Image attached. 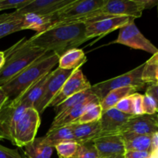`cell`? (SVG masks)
Returning <instances> with one entry per match:
<instances>
[{"instance_id": "1", "label": "cell", "mask_w": 158, "mask_h": 158, "mask_svg": "<svg viewBox=\"0 0 158 158\" xmlns=\"http://www.w3.org/2000/svg\"><path fill=\"white\" fill-rule=\"evenodd\" d=\"M85 30V23H61L51 26L32 35L29 40L46 52H55L60 56L67 50L77 48L86 42Z\"/></svg>"}, {"instance_id": "2", "label": "cell", "mask_w": 158, "mask_h": 158, "mask_svg": "<svg viewBox=\"0 0 158 158\" xmlns=\"http://www.w3.org/2000/svg\"><path fill=\"white\" fill-rule=\"evenodd\" d=\"M60 56L52 52H46L44 55L25 68L23 71L1 86L9 97L13 100L40 79L52 71L59 63Z\"/></svg>"}, {"instance_id": "3", "label": "cell", "mask_w": 158, "mask_h": 158, "mask_svg": "<svg viewBox=\"0 0 158 158\" xmlns=\"http://www.w3.org/2000/svg\"><path fill=\"white\" fill-rule=\"evenodd\" d=\"M46 51L23 38L3 52L5 63L0 69V86L46 53Z\"/></svg>"}, {"instance_id": "4", "label": "cell", "mask_w": 158, "mask_h": 158, "mask_svg": "<svg viewBox=\"0 0 158 158\" xmlns=\"http://www.w3.org/2000/svg\"><path fill=\"white\" fill-rule=\"evenodd\" d=\"M106 0H73L56 13L51 15V26L61 23H86L94 18V12L100 9ZM49 26V27H50Z\"/></svg>"}, {"instance_id": "5", "label": "cell", "mask_w": 158, "mask_h": 158, "mask_svg": "<svg viewBox=\"0 0 158 158\" xmlns=\"http://www.w3.org/2000/svg\"><path fill=\"white\" fill-rule=\"evenodd\" d=\"M143 67H144V63L126 73L96 83L91 86L90 89L100 99V100H103L110 91L118 88L132 86L138 90H141L144 89L147 85L142 80V73H143Z\"/></svg>"}, {"instance_id": "6", "label": "cell", "mask_w": 158, "mask_h": 158, "mask_svg": "<svg viewBox=\"0 0 158 158\" xmlns=\"http://www.w3.org/2000/svg\"><path fill=\"white\" fill-rule=\"evenodd\" d=\"M40 122L38 111L33 107L27 108L15 125L12 144L19 148H24L31 143L35 138Z\"/></svg>"}, {"instance_id": "7", "label": "cell", "mask_w": 158, "mask_h": 158, "mask_svg": "<svg viewBox=\"0 0 158 158\" xmlns=\"http://www.w3.org/2000/svg\"><path fill=\"white\" fill-rule=\"evenodd\" d=\"M133 21H134V19L128 16L100 15L94 17L85 23V40L87 41L95 37L103 36L117 29H121Z\"/></svg>"}, {"instance_id": "8", "label": "cell", "mask_w": 158, "mask_h": 158, "mask_svg": "<svg viewBox=\"0 0 158 158\" xmlns=\"http://www.w3.org/2000/svg\"><path fill=\"white\" fill-rule=\"evenodd\" d=\"M27 109L16 99L9 100L0 109V140L6 139L13 143L15 125Z\"/></svg>"}, {"instance_id": "9", "label": "cell", "mask_w": 158, "mask_h": 158, "mask_svg": "<svg viewBox=\"0 0 158 158\" xmlns=\"http://www.w3.org/2000/svg\"><path fill=\"white\" fill-rule=\"evenodd\" d=\"M144 9L142 0H106L100 9L94 12V15L128 16L135 19L141 16Z\"/></svg>"}, {"instance_id": "10", "label": "cell", "mask_w": 158, "mask_h": 158, "mask_svg": "<svg viewBox=\"0 0 158 158\" xmlns=\"http://www.w3.org/2000/svg\"><path fill=\"white\" fill-rule=\"evenodd\" d=\"M76 69H63L58 67L51 71L43 95L34 105V108L38 111L39 114H43L45 110L49 107L51 100L58 94L66 80L70 77Z\"/></svg>"}, {"instance_id": "11", "label": "cell", "mask_w": 158, "mask_h": 158, "mask_svg": "<svg viewBox=\"0 0 158 158\" xmlns=\"http://www.w3.org/2000/svg\"><path fill=\"white\" fill-rule=\"evenodd\" d=\"M114 43L124 45L133 49H140L152 55L158 52L157 48L141 33L134 21L120 29L118 37Z\"/></svg>"}, {"instance_id": "12", "label": "cell", "mask_w": 158, "mask_h": 158, "mask_svg": "<svg viewBox=\"0 0 158 158\" xmlns=\"http://www.w3.org/2000/svg\"><path fill=\"white\" fill-rule=\"evenodd\" d=\"M91 86L92 85L83 73L80 67L77 68L70 77L66 80L58 94L51 100L49 106L56 107L69 97L82 91L90 89Z\"/></svg>"}, {"instance_id": "13", "label": "cell", "mask_w": 158, "mask_h": 158, "mask_svg": "<svg viewBox=\"0 0 158 158\" xmlns=\"http://www.w3.org/2000/svg\"><path fill=\"white\" fill-rule=\"evenodd\" d=\"M99 158H113L125 153L123 140L120 134H108L97 137L93 141Z\"/></svg>"}, {"instance_id": "14", "label": "cell", "mask_w": 158, "mask_h": 158, "mask_svg": "<svg viewBox=\"0 0 158 158\" xmlns=\"http://www.w3.org/2000/svg\"><path fill=\"white\" fill-rule=\"evenodd\" d=\"M131 132L142 135H154L158 133L157 115L132 116L122 127L120 134Z\"/></svg>"}, {"instance_id": "15", "label": "cell", "mask_w": 158, "mask_h": 158, "mask_svg": "<svg viewBox=\"0 0 158 158\" xmlns=\"http://www.w3.org/2000/svg\"><path fill=\"white\" fill-rule=\"evenodd\" d=\"M73 2V0H32L26 7L15 10V12L21 15L27 13L52 15Z\"/></svg>"}, {"instance_id": "16", "label": "cell", "mask_w": 158, "mask_h": 158, "mask_svg": "<svg viewBox=\"0 0 158 158\" xmlns=\"http://www.w3.org/2000/svg\"><path fill=\"white\" fill-rule=\"evenodd\" d=\"M132 116L134 115L123 114L115 107L103 111L101 118L100 120L101 127L100 136L116 134H120V131L122 127L129 120Z\"/></svg>"}, {"instance_id": "17", "label": "cell", "mask_w": 158, "mask_h": 158, "mask_svg": "<svg viewBox=\"0 0 158 158\" xmlns=\"http://www.w3.org/2000/svg\"><path fill=\"white\" fill-rule=\"evenodd\" d=\"M74 140L79 144L93 142L101 134L100 120L88 123H73Z\"/></svg>"}, {"instance_id": "18", "label": "cell", "mask_w": 158, "mask_h": 158, "mask_svg": "<svg viewBox=\"0 0 158 158\" xmlns=\"http://www.w3.org/2000/svg\"><path fill=\"white\" fill-rule=\"evenodd\" d=\"M49 75H50V73L40 79L38 81L33 83L32 86H29L27 89H26L24 92L22 93L19 96H18L15 99H16L20 103L26 106L27 108H34V105L43 95V93L44 91L45 86H46V82L49 79Z\"/></svg>"}, {"instance_id": "19", "label": "cell", "mask_w": 158, "mask_h": 158, "mask_svg": "<svg viewBox=\"0 0 158 158\" xmlns=\"http://www.w3.org/2000/svg\"><path fill=\"white\" fill-rule=\"evenodd\" d=\"M120 134L124 143L126 151H137L151 152L153 135H142L131 132H123Z\"/></svg>"}, {"instance_id": "20", "label": "cell", "mask_w": 158, "mask_h": 158, "mask_svg": "<svg viewBox=\"0 0 158 158\" xmlns=\"http://www.w3.org/2000/svg\"><path fill=\"white\" fill-rule=\"evenodd\" d=\"M93 103H100V102L93 101V100L83 102V103L77 105L75 107L69 110V111L63 114V115L55 117L50 127H49V130L56 129V128H59L61 127L67 126V125L74 123L80 118V116L86 110V108L90 106L91 104H93Z\"/></svg>"}, {"instance_id": "21", "label": "cell", "mask_w": 158, "mask_h": 158, "mask_svg": "<svg viewBox=\"0 0 158 158\" xmlns=\"http://www.w3.org/2000/svg\"><path fill=\"white\" fill-rule=\"evenodd\" d=\"M89 100L100 102V99L92 92L90 89H86V90L78 93V94L69 97L65 101H63V103H61L58 106H56L55 117L63 115V114L69 111L72 108L77 106V105L80 104V103H83V102L89 101Z\"/></svg>"}, {"instance_id": "22", "label": "cell", "mask_w": 158, "mask_h": 158, "mask_svg": "<svg viewBox=\"0 0 158 158\" xmlns=\"http://www.w3.org/2000/svg\"><path fill=\"white\" fill-rule=\"evenodd\" d=\"M25 156L29 158H51L53 148L48 144L44 137H35L24 147Z\"/></svg>"}, {"instance_id": "23", "label": "cell", "mask_w": 158, "mask_h": 158, "mask_svg": "<svg viewBox=\"0 0 158 158\" xmlns=\"http://www.w3.org/2000/svg\"><path fill=\"white\" fill-rule=\"evenodd\" d=\"M86 56L82 49L74 48L65 52L59 59V68L63 69H73L81 67L86 63Z\"/></svg>"}, {"instance_id": "24", "label": "cell", "mask_w": 158, "mask_h": 158, "mask_svg": "<svg viewBox=\"0 0 158 158\" xmlns=\"http://www.w3.org/2000/svg\"><path fill=\"white\" fill-rule=\"evenodd\" d=\"M43 137L45 141L53 148H55L56 145L62 142L74 140L73 124L72 123L67 126L49 130Z\"/></svg>"}, {"instance_id": "25", "label": "cell", "mask_w": 158, "mask_h": 158, "mask_svg": "<svg viewBox=\"0 0 158 158\" xmlns=\"http://www.w3.org/2000/svg\"><path fill=\"white\" fill-rule=\"evenodd\" d=\"M137 91L138 89L132 86H126V87L114 89L110 91L103 100H100V105L101 106L103 111L111 109V108L115 107L117 103L120 102L122 99L133 95L136 94Z\"/></svg>"}, {"instance_id": "26", "label": "cell", "mask_w": 158, "mask_h": 158, "mask_svg": "<svg viewBox=\"0 0 158 158\" xmlns=\"http://www.w3.org/2000/svg\"><path fill=\"white\" fill-rule=\"evenodd\" d=\"M23 29H32L41 32L46 30L52 23L51 15H42L35 13H27L23 15Z\"/></svg>"}, {"instance_id": "27", "label": "cell", "mask_w": 158, "mask_h": 158, "mask_svg": "<svg viewBox=\"0 0 158 158\" xmlns=\"http://www.w3.org/2000/svg\"><path fill=\"white\" fill-rule=\"evenodd\" d=\"M23 17L16 12L10 14V16L4 21L0 22V39L14 32L23 30Z\"/></svg>"}, {"instance_id": "28", "label": "cell", "mask_w": 158, "mask_h": 158, "mask_svg": "<svg viewBox=\"0 0 158 158\" xmlns=\"http://www.w3.org/2000/svg\"><path fill=\"white\" fill-rule=\"evenodd\" d=\"M158 66V52L151 56L150 60L144 63L142 80L145 84H154L157 83L156 80V72Z\"/></svg>"}, {"instance_id": "29", "label": "cell", "mask_w": 158, "mask_h": 158, "mask_svg": "<svg viewBox=\"0 0 158 158\" xmlns=\"http://www.w3.org/2000/svg\"><path fill=\"white\" fill-rule=\"evenodd\" d=\"M102 110L100 103H93L86 108L80 118L74 123H88L99 121L101 118Z\"/></svg>"}, {"instance_id": "30", "label": "cell", "mask_w": 158, "mask_h": 158, "mask_svg": "<svg viewBox=\"0 0 158 158\" xmlns=\"http://www.w3.org/2000/svg\"><path fill=\"white\" fill-rule=\"evenodd\" d=\"M79 146L80 144L74 140H69L58 143L54 148L60 158H71L75 155Z\"/></svg>"}, {"instance_id": "31", "label": "cell", "mask_w": 158, "mask_h": 158, "mask_svg": "<svg viewBox=\"0 0 158 158\" xmlns=\"http://www.w3.org/2000/svg\"><path fill=\"white\" fill-rule=\"evenodd\" d=\"M71 158H99L98 153L93 142L80 144L75 155Z\"/></svg>"}, {"instance_id": "32", "label": "cell", "mask_w": 158, "mask_h": 158, "mask_svg": "<svg viewBox=\"0 0 158 158\" xmlns=\"http://www.w3.org/2000/svg\"><path fill=\"white\" fill-rule=\"evenodd\" d=\"M31 2L32 0H0V11L9 9L18 10L26 7Z\"/></svg>"}, {"instance_id": "33", "label": "cell", "mask_w": 158, "mask_h": 158, "mask_svg": "<svg viewBox=\"0 0 158 158\" xmlns=\"http://www.w3.org/2000/svg\"><path fill=\"white\" fill-rule=\"evenodd\" d=\"M143 110L146 115H154L158 112L157 104L154 98L149 95H143Z\"/></svg>"}, {"instance_id": "34", "label": "cell", "mask_w": 158, "mask_h": 158, "mask_svg": "<svg viewBox=\"0 0 158 158\" xmlns=\"http://www.w3.org/2000/svg\"><path fill=\"white\" fill-rule=\"evenodd\" d=\"M115 108L118 110L120 112L123 114H129V115H134V110H133V101L131 96L127 97L122 99L120 102L117 103L115 106Z\"/></svg>"}, {"instance_id": "35", "label": "cell", "mask_w": 158, "mask_h": 158, "mask_svg": "<svg viewBox=\"0 0 158 158\" xmlns=\"http://www.w3.org/2000/svg\"><path fill=\"white\" fill-rule=\"evenodd\" d=\"M133 101V110L134 116L143 115V95L136 93L131 95Z\"/></svg>"}, {"instance_id": "36", "label": "cell", "mask_w": 158, "mask_h": 158, "mask_svg": "<svg viewBox=\"0 0 158 158\" xmlns=\"http://www.w3.org/2000/svg\"><path fill=\"white\" fill-rule=\"evenodd\" d=\"M0 158H23L15 149H10L0 144Z\"/></svg>"}, {"instance_id": "37", "label": "cell", "mask_w": 158, "mask_h": 158, "mask_svg": "<svg viewBox=\"0 0 158 158\" xmlns=\"http://www.w3.org/2000/svg\"><path fill=\"white\" fill-rule=\"evenodd\" d=\"M152 156V153L150 151H125L124 158H150Z\"/></svg>"}, {"instance_id": "38", "label": "cell", "mask_w": 158, "mask_h": 158, "mask_svg": "<svg viewBox=\"0 0 158 158\" xmlns=\"http://www.w3.org/2000/svg\"><path fill=\"white\" fill-rule=\"evenodd\" d=\"M145 94L151 96L152 98L154 99L158 107V83L150 85L148 87V89H147L146 94Z\"/></svg>"}, {"instance_id": "39", "label": "cell", "mask_w": 158, "mask_h": 158, "mask_svg": "<svg viewBox=\"0 0 158 158\" xmlns=\"http://www.w3.org/2000/svg\"><path fill=\"white\" fill-rule=\"evenodd\" d=\"M158 149V133H156L152 137V143H151V153H154Z\"/></svg>"}, {"instance_id": "40", "label": "cell", "mask_w": 158, "mask_h": 158, "mask_svg": "<svg viewBox=\"0 0 158 158\" xmlns=\"http://www.w3.org/2000/svg\"><path fill=\"white\" fill-rule=\"evenodd\" d=\"M8 100H9V97L6 95L5 91L3 90L2 88L0 86V109H1L2 106Z\"/></svg>"}, {"instance_id": "41", "label": "cell", "mask_w": 158, "mask_h": 158, "mask_svg": "<svg viewBox=\"0 0 158 158\" xmlns=\"http://www.w3.org/2000/svg\"><path fill=\"white\" fill-rule=\"evenodd\" d=\"M142 1H143V5H144L145 9L154 7V5H156L157 3H158L156 1H152V0H142Z\"/></svg>"}, {"instance_id": "42", "label": "cell", "mask_w": 158, "mask_h": 158, "mask_svg": "<svg viewBox=\"0 0 158 158\" xmlns=\"http://www.w3.org/2000/svg\"><path fill=\"white\" fill-rule=\"evenodd\" d=\"M10 14L11 13H6V14H2V15H0V22L4 21V20H6V19L9 18V17L10 16Z\"/></svg>"}, {"instance_id": "43", "label": "cell", "mask_w": 158, "mask_h": 158, "mask_svg": "<svg viewBox=\"0 0 158 158\" xmlns=\"http://www.w3.org/2000/svg\"><path fill=\"white\" fill-rule=\"evenodd\" d=\"M5 63V58H4V54H2V56H0V69L2 67L3 64Z\"/></svg>"}, {"instance_id": "44", "label": "cell", "mask_w": 158, "mask_h": 158, "mask_svg": "<svg viewBox=\"0 0 158 158\" xmlns=\"http://www.w3.org/2000/svg\"><path fill=\"white\" fill-rule=\"evenodd\" d=\"M156 80H157V83H158V66L157 68V72H156Z\"/></svg>"}, {"instance_id": "45", "label": "cell", "mask_w": 158, "mask_h": 158, "mask_svg": "<svg viewBox=\"0 0 158 158\" xmlns=\"http://www.w3.org/2000/svg\"><path fill=\"white\" fill-rule=\"evenodd\" d=\"M113 158H124V157H123V155H120V156H117V157H114Z\"/></svg>"}, {"instance_id": "46", "label": "cell", "mask_w": 158, "mask_h": 158, "mask_svg": "<svg viewBox=\"0 0 158 158\" xmlns=\"http://www.w3.org/2000/svg\"><path fill=\"white\" fill-rule=\"evenodd\" d=\"M3 54V52H0V56H2Z\"/></svg>"}, {"instance_id": "47", "label": "cell", "mask_w": 158, "mask_h": 158, "mask_svg": "<svg viewBox=\"0 0 158 158\" xmlns=\"http://www.w3.org/2000/svg\"><path fill=\"white\" fill-rule=\"evenodd\" d=\"M157 10H158V3H157Z\"/></svg>"}, {"instance_id": "48", "label": "cell", "mask_w": 158, "mask_h": 158, "mask_svg": "<svg viewBox=\"0 0 158 158\" xmlns=\"http://www.w3.org/2000/svg\"><path fill=\"white\" fill-rule=\"evenodd\" d=\"M24 158H29V157H25Z\"/></svg>"}, {"instance_id": "49", "label": "cell", "mask_w": 158, "mask_h": 158, "mask_svg": "<svg viewBox=\"0 0 158 158\" xmlns=\"http://www.w3.org/2000/svg\"><path fill=\"white\" fill-rule=\"evenodd\" d=\"M157 120H158V114H157Z\"/></svg>"}]
</instances>
